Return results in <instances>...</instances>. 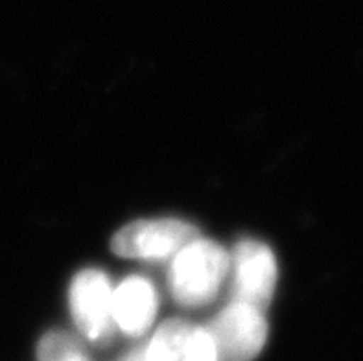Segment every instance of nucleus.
Returning <instances> with one entry per match:
<instances>
[{"mask_svg":"<svg viewBox=\"0 0 363 361\" xmlns=\"http://www.w3.org/2000/svg\"><path fill=\"white\" fill-rule=\"evenodd\" d=\"M230 270V258L218 242L192 238L175 252L168 288L181 306H205L220 291Z\"/></svg>","mask_w":363,"mask_h":361,"instance_id":"f257e3e1","label":"nucleus"},{"mask_svg":"<svg viewBox=\"0 0 363 361\" xmlns=\"http://www.w3.org/2000/svg\"><path fill=\"white\" fill-rule=\"evenodd\" d=\"M218 361H251L267 341L264 310L242 301H233L208 326Z\"/></svg>","mask_w":363,"mask_h":361,"instance_id":"f03ea898","label":"nucleus"},{"mask_svg":"<svg viewBox=\"0 0 363 361\" xmlns=\"http://www.w3.org/2000/svg\"><path fill=\"white\" fill-rule=\"evenodd\" d=\"M69 306L79 334L89 343H106L115 332L113 288L109 277L100 270H83L72 279Z\"/></svg>","mask_w":363,"mask_h":361,"instance_id":"7ed1b4c3","label":"nucleus"},{"mask_svg":"<svg viewBox=\"0 0 363 361\" xmlns=\"http://www.w3.org/2000/svg\"><path fill=\"white\" fill-rule=\"evenodd\" d=\"M192 238H196V229L189 221L175 218L138 220L122 227L113 236L111 249L124 258L164 260Z\"/></svg>","mask_w":363,"mask_h":361,"instance_id":"20e7f679","label":"nucleus"},{"mask_svg":"<svg viewBox=\"0 0 363 361\" xmlns=\"http://www.w3.org/2000/svg\"><path fill=\"white\" fill-rule=\"evenodd\" d=\"M233 297L266 310L277 288L275 255L266 243L247 238L236 243L233 258Z\"/></svg>","mask_w":363,"mask_h":361,"instance_id":"39448f33","label":"nucleus"},{"mask_svg":"<svg viewBox=\"0 0 363 361\" xmlns=\"http://www.w3.org/2000/svg\"><path fill=\"white\" fill-rule=\"evenodd\" d=\"M144 348L150 361H218L208 330L183 319L166 321Z\"/></svg>","mask_w":363,"mask_h":361,"instance_id":"423d86ee","label":"nucleus"},{"mask_svg":"<svg viewBox=\"0 0 363 361\" xmlns=\"http://www.w3.org/2000/svg\"><path fill=\"white\" fill-rule=\"evenodd\" d=\"M157 308L155 286L144 277H128L113 289V319L124 334H144L155 319Z\"/></svg>","mask_w":363,"mask_h":361,"instance_id":"0eeeda50","label":"nucleus"},{"mask_svg":"<svg viewBox=\"0 0 363 361\" xmlns=\"http://www.w3.org/2000/svg\"><path fill=\"white\" fill-rule=\"evenodd\" d=\"M37 361H92L79 341L65 332H48L37 345Z\"/></svg>","mask_w":363,"mask_h":361,"instance_id":"6e6552de","label":"nucleus"},{"mask_svg":"<svg viewBox=\"0 0 363 361\" xmlns=\"http://www.w3.org/2000/svg\"><path fill=\"white\" fill-rule=\"evenodd\" d=\"M120 361H150V360H147L146 348L143 347V348H135V350H131V352L125 354Z\"/></svg>","mask_w":363,"mask_h":361,"instance_id":"1a4fd4ad","label":"nucleus"}]
</instances>
